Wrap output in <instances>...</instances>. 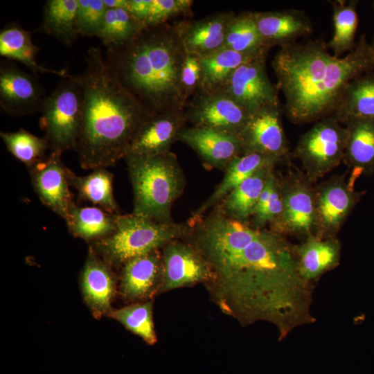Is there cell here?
<instances>
[{
  "instance_id": "obj_42",
  "label": "cell",
  "mask_w": 374,
  "mask_h": 374,
  "mask_svg": "<svg viewBox=\"0 0 374 374\" xmlns=\"http://www.w3.org/2000/svg\"><path fill=\"white\" fill-rule=\"evenodd\" d=\"M373 10H374V1H373ZM371 44L373 46V48H374V37H373V42H372V43H371Z\"/></svg>"
},
{
  "instance_id": "obj_23",
  "label": "cell",
  "mask_w": 374,
  "mask_h": 374,
  "mask_svg": "<svg viewBox=\"0 0 374 374\" xmlns=\"http://www.w3.org/2000/svg\"><path fill=\"white\" fill-rule=\"evenodd\" d=\"M280 161L258 152H247L234 158L224 170L222 181L211 195L197 208L191 217L204 215L217 206L229 193L258 170L276 166Z\"/></svg>"
},
{
  "instance_id": "obj_26",
  "label": "cell",
  "mask_w": 374,
  "mask_h": 374,
  "mask_svg": "<svg viewBox=\"0 0 374 374\" xmlns=\"http://www.w3.org/2000/svg\"><path fill=\"white\" fill-rule=\"evenodd\" d=\"M274 167V165L265 166L239 184L217 205L221 212L230 219L249 222Z\"/></svg>"
},
{
  "instance_id": "obj_18",
  "label": "cell",
  "mask_w": 374,
  "mask_h": 374,
  "mask_svg": "<svg viewBox=\"0 0 374 374\" xmlns=\"http://www.w3.org/2000/svg\"><path fill=\"white\" fill-rule=\"evenodd\" d=\"M177 141L193 149L208 168L222 171L234 158L242 154L239 136L207 127L186 125Z\"/></svg>"
},
{
  "instance_id": "obj_21",
  "label": "cell",
  "mask_w": 374,
  "mask_h": 374,
  "mask_svg": "<svg viewBox=\"0 0 374 374\" xmlns=\"http://www.w3.org/2000/svg\"><path fill=\"white\" fill-rule=\"evenodd\" d=\"M294 248L299 273L308 282L312 283L339 263L341 244L336 236L312 235Z\"/></svg>"
},
{
  "instance_id": "obj_22",
  "label": "cell",
  "mask_w": 374,
  "mask_h": 374,
  "mask_svg": "<svg viewBox=\"0 0 374 374\" xmlns=\"http://www.w3.org/2000/svg\"><path fill=\"white\" fill-rule=\"evenodd\" d=\"M84 298L97 315L110 310L115 291V280L109 265L90 247L81 274Z\"/></svg>"
},
{
  "instance_id": "obj_13",
  "label": "cell",
  "mask_w": 374,
  "mask_h": 374,
  "mask_svg": "<svg viewBox=\"0 0 374 374\" xmlns=\"http://www.w3.org/2000/svg\"><path fill=\"white\" fill-rule=\"evenodd\" d=\"M161 292L208 283L211 268L197 249L185 239L170 241L162 248Z\"/></svg>"
},
{
  "instance_id": "obj_8",
  "label": "cell",
  "mask_w": 374,
  "mask_h": 374,
  "mask_svg": "<svg viewBox=\"0 0 374 374\" xmlns=\"http://www.w3.org/2000/svg\"><path fill=\"white\" fill-rule=\"evenodd\" d=\"M347 132L334 117L316 123L299 139L293 154L300 160L311 183L323 177L343 161Z\"/></svg>"
},
{
  "instance_id": "obj_25",
  "label": "cell",
  "mask_w": 374,
  "mask_h": 374,
  "mask_svg": "<svg viewBox=\"0 0 374 374\" xmlns=\"http://www.w3.org/2000/svg\"><path fill=\"white\" fill-rule=\"evenodd\" d=\"M332 116L344 125L355 120H374V72L348 84Z\"/></svg>"
},
{
  "instance_id": "obj_28",
  "label": "cell",
  "mask_w": 374,
  "mask_h": 374,
  "mask_svg": "<svg viewBox=\"0 0 374 374\" xmlns=\"http://www.w3.org/2000/svg\"><path fill=\"white\" fill-rule=\"evenodd\" d=\"M347 132L343 161L367 175L374 172V120H355L345 125Z\"/></svg>"
},
{
  "instance_id": "obj_39",
  "label": "cell",
  "mask_w": 374,
  "mask_h": 374,
  "mask_svg": "<svg viewBox=\"0 0 374 374\" xmlns=\"http://www.w3.org/2000/svg\"><path fill=\"white\" fill-rule=\"evenodd\" d=\"M106 10L103 0H78L76 26L78 35L96 37Z\"/></svg>"
},
{
  "instance_id": "obj_11",
  "label": "cell",
  "mask_w": 374,
  "mask_h": 374,
  "mask_svg": "<svg viewBox=\"0 0 374 374\" xmlns=\"http://www.w3.org/2000/svg\"><path fill=\"white\" fill-rule=\"evenodd\" d=\"M283 207L270 230L306 239L316 228L314 187L305 175L293 173L280 179Z\"/></svg>"
},
{
  "instance_id": "obj_35",
  "label": "cell",
  "mask_w": 374,
  "mask_h": 374,
  "mask_svg": "<svg viewBox=\"0 0 374 374\" xmlns=\"http://www.w3.org/2000/svg\"><path fill=\"white\" fill-rule=\"evenodd\" d=\"M223 48L251 56L268 53L270 50L264 45L252 12L235 14L227 30Z\"/></svg>"
},
{
  "instance_id": "obj_19",
  "label": "cell",
  "mask_w": 374,
  "mask_h": 374,
  "mask_svg": "<svg viewBox=\"0 0 374 374\" xmlns=\"http://www.w3.org/2000/svg\"><path fill=\"white\" fill-rule=\"evenodd\" d=\"M235 15L233 12H220L197 20L174 23L185 52L200 57L222 48Z\"/></svg>"
},
{
  "instance_id": "obj_7",
  "label": "cell",
  "mask_w": 374,
  "mask_h": 374,
  "mask_svg": "<svg viewBox=\"0 0 374 374\" xmlns=\"http://www.w3.org/2000/svg\"><path fill=\"white\" fill-rule=\"evenodd\" d=\"M83 91L73 75L62 78L46 96L39 124L52 151L75 150L82 123Z\"/></svg>"
},
{
  "instance_id": "obj_37",
  "label": "cell",
  "mask_w": 374,
  "mask_h": 374,
  "mask_svg": "<svg viewBox=\"0 0 374 374\" xmlns=\"http://www.w3.org/2000/svg\"><path fill=\"white\" fill-rule=\"evenodd\" d=\"M109 315L148 344H154L157 341L151 302L134 304L113 310Z\"/></svg>"
},
{
  "instance_id": "obj_40",
  "label": "cell",
  "mask_w": 374,
  "mask_h": 374,
  "mask_svg": "<svg viewBox=\"0 0 374 374\" xmlns=\"http://www.w3.org/2000/svg\"><path fill=\"white\" fill-rule=\"evenodd\" d=\"M201 77L199 57L186 53L181 72V81L188 100L199 90Z\"/></svg>"
},
{
  "instance_id": "obj_15",
  "label": "cell",
  "mask_w": 374,
  "mask_h": 374,
  "mask_svg": "<svg viewBox=\"0 0 374 374\" xmlns=\"http://www.w3.org/2000/svg\"><path fill=\"white\" fill-rule=\"evenodd\" d=\"M239 137L242 154L258 152L280 161L289 154L280 105L267 107L251 113Z\"/></svg>"
},
{
  "instance_id": "obj_2",
  "label": "cell",
  "mask_w": 374,
  "mask_h": 374,
  "mask_svg": "<svg viewBox=\"0 0 374 374\" xmlns=\"http://www.w3.org/2000/svg\"><path fill=\"white\" fill-rule=\"evenodd\" d=\"M285 96L286 116L301 125L332 116L348 84L374 72V48L366 33L345 56L335 57L322 38L280 47L271 62Z\"/></svg>"
},
{
  "instance_id": "obj_9",
  "label": "cell",
  "mask_w": 374,
  "mask_h": 374,
  "mask_svg": "<svg viewBox=\"0 0 374 374\" xmlns=\"http://www.w3.org/2000/svg\"><path fill=\"white\" fill-rule=\"evenodd\" d=\"M362 172L353 169L350 177L336 176L314 187L316 228L314 235L335 237L364 192L354 184Z\"/></svg>"
},
{
  "instance_id": "obj_30",
  "label": "cell",
  "mask_w": 374,
  "mask_h": 374,
  "mask_svg": "<svg viewBox=\"0 0 374 374\" xmlns=\"http://www.w3.org/2000/svg\"><path fill=\"white\" fill-rule=\"evenodd\" d=\"M118 215L97 206H80L74 204L64 221L73 235L94 242L115 231Z\"/></svg>"
},
{
  "instance_id": "obj_1",
  "label": "cell",
  "mask_w": 374,
  "mask_h": 374,
  "mask_svg": "<svg viewBox=\"0 0 374 374\" xmlns=\"http://www.w3.org/2000/svg\"><path fill=\"white\" fill-rule=\"evenodd\" d=\"M187 224L184 239L208 264L207 283L225 313L244 325L269 322L279 340L316 321L310 312L312 283L301 276L295 246L284 235L230 219L217 206Z\"/></svg>"
},
{
  "instance_id": "obj_38",
  "label": "cell",
  "mask_w": 374,
  "mask_h": 374,
  "mask_svg": "<svg viewBox=\"0 0 374 374\" xmlns=\"http://www.w3.org/2000/svg\"><path fill=\"white\" fill-rule=\"evenodd\" d=\"M191 0H149L141 26L143 28L159 26L174 17L191 15Z\"/></svg>"
},
{
  "instance_id": "obj_14",
  "label": "cell",
  "mask_w": 374,
  "mask_h": 374,
  "mask_svg": "<svg viewBox=\"0 0 374 374\" xmlns=\"http://www.w3.org/2000/svg\"><path fill=\"white\" fill-rule=\"evenodd\" d=\"M46 96L35 74L8 61L0 64V107L6 114L21 117L40 112Z\"/></svg>"
},
{
  "instance_id": "obj_4",
  "label": "cell",
  "mask_w": 374,
  "mask_h": 374,
  "mask_svg": "<svg viewBox=\"0 0 374 374\" xmlns=\"http://www.w3.org/2000/svg\"><path fill=\"white\" fill-rule=\"evenodd\" d=\"M185 54L175 24L166 23L144 28L127 45L107 49L105 57L123 85L154 115L184 112Z\"/></svg>"
},
{
  "instance_id": "obj_17",
  "label": "cell",
  "mask_w": 374,
  "mask_h": 374,
  "mask_svg": "<svg viewBox=\"0 0 374 374\" xmlns=\"http://www.w3.org/2000/svg\"><path fill=\"white\" fill-rule=\"evenodd\" d=\"M186 125L184 112H167L152 115L140 127L125 158L150 157L170 151L179 132Z\"/></svg>"
},
{
  "instance_id": "obj_32",
  "label": "cell",
  "mask_w": 374,
  "mask_h": 374,
  "mask_svg": "<svg viewBox=\"0 0 374 374\" xmlns=\"http://www.w3.org/2000/svg\"><path fill=\"white\" fill-rule=\"evenodd\" d=\"M77 8L78 0H48L44 7L41 31L71 46L79 36Z\"/></svg>"
},
{
  "instance_id": "obj_12",
  "label": "cell",
  "mask_w": 374,
  "mask_h": 374,
  "mask_svg": "<svg viewBox=\"0 0 374 374\" xmlns=\"http://www.w3.org/2000/svg\"><path fill=\"white\" fill-rule=\"evenodd\" d=\"M267 53L255 57L240 65L222 89L250 114L280 105L277 87L266 72Z\"/></svg>"
},
{
  "instance_id": "obj_34",
  "label": "cell",
  "mask_w": 374,
  "mask_h": 374,
  "mask_svg": "<svg viewBox=\"0 0 374 374\" xmlns=\"http://www.w3.org/2000/svg\"><path fill=\"white\" fill-rule=\"evenodd\" d=\"M144 28L127 9H107L96 35L107 49L127 45Z\"/></svg>"
},
{
  "instance_id": "obj_5",
  "label": "cell",
  "mask_w": 374,
  "mask_h": 374,
  "mask_svg": "<svg viewBox=\"0 0 374 374\" xmlns=\"http://www.w3.org/2000/svg\"><path fill=\"white\" fill-rule=\"evenodd\" d=\"M124 159L133 190L132 213L159 222H173L172 205L186 184L177 156L169 151L150 157Z\"/></svg>"
},
{
  "instance_id": "obj_41",
  "label": "cell",
  "mask_w": 374,
  "mask_h": 374,
  "mask_svg": "<svg viewBox=\"0 0 374 374\" xmlns=\"http://www.w3.org/2000/svg\"><path fill=\"white\" fill-rule=\"evenodd\" d=\"M107 9H128L129 0H103Z\"/></svg>"
},
{
  "instance_id": "obj_6",
  "label": "cell",
  "mask_w": 374,
  "mask_h": 374,
  "mask_svg": "<svg viewBox=\"0 0 374 374\" xmlns=\"http://www.w3.org/2000/svg\"><path fill=\"white\" fill-rule=\"evenodd\" d=\"M186 222L163 223L134 213L117 216L116 228L91 247L109 265H123L130 260L162 249L187 233Z\"/></svg>"
},
{
  "instance_id": "obj_36",
  "label": "cell",
  "mask_w": 374,
  "mask_h": 374,
  "mask_svg": "<svg viewBox=\"0 0 374 374\" xmlns=\"http://www.w3.org/2000/svg\"><path fill=\"white\" fill-rule=\"evenodd\" d=\"M0 136L7 150L28 169L45 157L48 145L44 138H39L25 129L16 132H1Z\"/></svg>"
},
{
  "instance_id": "obj_3",
  "label": "cell",
  "mask_w": 374,
  "mask_h": 374,
  "mask_svg": "<svg viewBox=\"0 0 374 374\" xmlns=\"http://www.w3.org/2000/svg\"><path fill=\"white\" fill-rule=\"evenodd\" d=\"M82 73L73 75L83 91L76 148L85 170L114 166L141 125L152 116L121 82L99 47L88 49Z\"/></svg>"
},
{
  "instance_id": "obj_29",
  "label": "cell",
  "mask_w": 374,
  "mask_h": 374,
  "mask_svg": "<svg viewBox=\"0 0 374 374\" xmlns=\"http://www.w3.org/2000/svg\"><path fill=\"white\" fill-rule=\"evenodd\" d=\"M70 186L78 192L80 199L92 203L107 212L120 214L113 193L114 175L106 168H97L85 176L68 170Z\"/></svg>"
},
{
  "instance_id": "obj_27",
  "label": "cell",
  "mask_w": 374,
  "mask_h": 374,
  "mask_svg": "<svg viewBox=\"0 0 374 374\" xmlns=\"http://www.w3.org/2000/svg\"><path fill=\"white\" fill-rule=\"evenodd\" d=\"M38 47L32 40L31 34L18 24L6 26L0 33V55L10 60L18 61L37 75L51 73L62 78L72 76L66 69L46 68L37 62Z\"/></svg>"
},
{
  "instance_id": "obj_10",
  "label": "cell",
  "mask_w": 374,
  "mask_h": 374,
  "mask_svg": "<svg viewBox=\"0 0 374 374\" xmlns=\"http://www.w3.org/2000/svg\"><path fill=\"white\" fill-rule=\"evenodd\" d=\"M184 114L190 126L239 136L250 113L222 90H198L187 101Z\"/></svg>"
},
{
  "instance_id": "obj_16",
  "label": "cell",
  "mask_w": 374,
  "mask_h": 374,
  "mask_svg": "<svg viewBox=\"0 0 374 374\" xmlns=\"http://www.w3.org/2000/svg\"><path fill=\"white\" fill-rule=\"evenodd\" d=\"M60 156V153L51 151L28 170L33 189L41 202L65 220L75 203L69 189V168Z\"/></svg>"
},
{
  "instance_id": "obj_31",
  "label": "cell",
  "mask_w": 374,
  "mask_h": 374,
  "mask_svg": "<svg viewBox=\"0 0 374 374\" xmlns=\"http://www.w3.org/2000/svg\"><path fill=\"white\" fill-rule=\"evenodd\" d=\"M257 56L247 55L222 48L211 54L200 57L202 77L199 90H222L240 65Z\"/></svg>"
},
{
  "instance_id": "obj_33",
  "label": "cell",
  "mask_w": 374,
  "mask_h": 374,
  "mask_svg": "<svg viewBox=\"0 0 374 374\" xmlns=\"http://www.w3.org/2000/svg\"><path fill=\"white\" fill-rule=\"evenodd\" d=\"M332 6L334 34L327 43L335 57L350 52L356 46V31L358 26L357 6L358 1H330Z\"/></svg>"
},
{
  "instance_id": "obj_24",
  "label": "cell",
  "mask_w": 374,
  "mask_h": 374,
  "mask_svg": "<svg viewBox=\"0 0 374 374\" xmlns=\"http://www.w3.org/2000/svg\"><path fill=\"white\" fill-rule=\"evenodd\" d=\"M162 275L161 252L159 249L132 258L123 265L121 290L132 299H143L160 285Z\"/></svg>"
},
{
  "instance_id": "obj_20",
  "label": "cell",
  "mask_w": 374,
  "mask_h": 374,
  "mask_svg": "<svg viewBox=\"0 0 374 374\" xmlns=\"http://www.w3.org/2000/svg\"><path fill=\"white\" fill-rule=\"evenodd\" d=\"M252 15L264 45L269 49L296 42L314 30L310 18L299 10L252 12Z\"/></svg>"
}]
</instances>
